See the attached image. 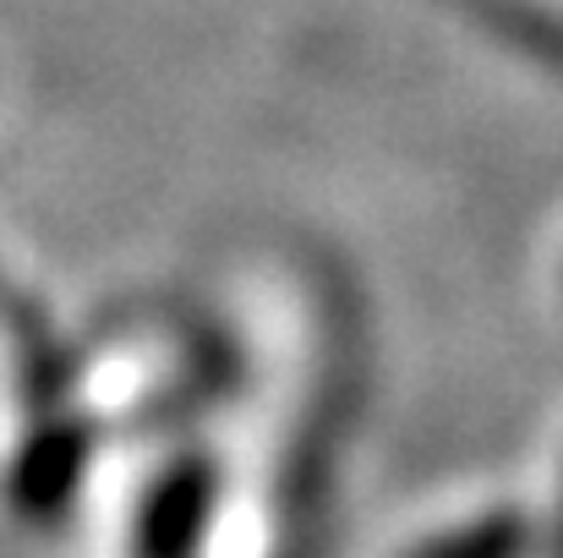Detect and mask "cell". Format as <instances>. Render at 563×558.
Masks as SVG:
<instances>
[{
  "label": "cell",
  "mask_w": 563,
  "mask_h": 558,
  "mask_svg": "<svg viewBox=\"0 0 563 558\" xmlns=\"http://www.w3.org/2000/svg\"><path fill=\"white\" fill-rule=\"evenodd\" d=\"M82 471H88V427L66 422V416H49L22 444V455L11 466V504L27 521H55L77 499Z\"/></svg>",
  "instance_id": "1"
},
{
  "label": "cell",
  "mask_w": 563,
  "mask_h": 558,
  "mask_svg": "<svg viewBox=\"0 0 563 558\" xmlns=\"http://www.w3.org/2000/svg\"><path fill=\"white\" fill-rule=\"evenodd\" d=\"M213 515V471L202 460L170 466L137 515V558H197Z\"/></svg>",
  "instance_id": "2"
},
{
  "label": "cell",
  "mask_w": 563,
  "mask_h": 558,
  "mask_svg": "<svg viewBox=\"0 0 563 558\" xmlns=\"http://www.w3.org/2000/svg\"><path fill=\"white\" fill-rule=\"evenodd\" d=\"M526 554H531V526L515 510H493V515H476V521L421 543L410 558H526Z\"/></svg>",
  "instance_id": "3"
},
{
  "label": "cell",
  "mask_w": 563,
  "mask_h": 558,
  "mask_svg": "<svg viewBox=\"0 0 563 558\" xmlns=\"http://www.w3.org/2000/svg\"><path fill=\"white\" fill-rule=\"evenodd\" d=\"M559 558H563V548H559Z\"/></svg>",
  "instance_id": "4"
},
{
  "label": "cell",
  "mask_w": 563,
  "mask_h": 558,
  "mask_svg": "<svg viewBox=\"0 0 563 558\" xmlns=\"http://www.w3.org/2000/svg\"><path fill=\"white\" fill-rule=\"evenodd\" d=\"M0 296H5V291H0Z\"/></svg>",
  "instance_id": "5"
}]
</instances>
